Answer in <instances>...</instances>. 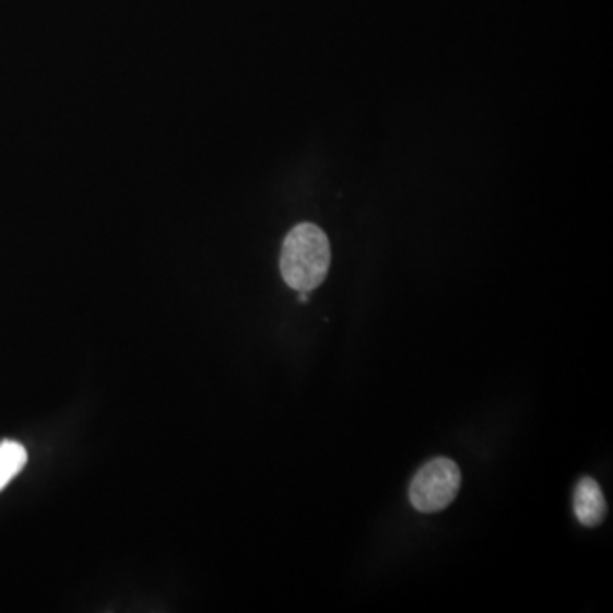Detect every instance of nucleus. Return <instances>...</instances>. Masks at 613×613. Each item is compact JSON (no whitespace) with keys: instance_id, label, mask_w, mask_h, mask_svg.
Returning a JSON list of instances; mask_svg holds the SVG:
<instances>
[{"instance_id":"obj_1","label":"nucleus","mask_w":613,"mask_h":613,"mask_svg":"<svg viewBox=\"0 0 613 613\" xmlns=\"http://www.w3.org/2000/svg\"><path fill=\"white\" fill-rule=\"evenodd\" d=\"M331 246L322 228L300 224L292 228L283 243L280 270L290 288L313 292L328 276Z\"/></svg>"},{"instance_id":"obj_3","label":"nucleus","mask_w":613,"mask_h":613,"mask_svg":"<svg viewBox=\"0 0 613 613\" xmlns=\"http://www.w3.org/2000/svg\"><path fill=\"white\" fill-rule=\"evenodd\" d=\"M575 515L579 523L588 529H593L606 517V502L603 496L602 490L598 486L597 481L591 478L579 479L576 484L575 499Z\"/></svg>"},{"instance_id":"obj_2","label":"nucleus","mask_w":613,"mask_h":613,"mask_svg":"<svg viewBox=\"0 0 613 613\" xmlns=\"http://www.w3.org/2000/svg\"><path fill=\"white\" fill-rule=\"evenodd\" d=\"M462 475L453 460L438 457L421 467L409 486L411 505L421 514H436L453 503Z\"/></svg>"},{"instance_id":"obj_4","label":"nucleus","mask_w":613,"mask_h":613,"mask_svg":"<svg viewBox=\"0 0 613 613\" xmlns=\"http://www.w3.org/2000/svg\"><path fill=\"white\" fill-rule=\"evenodd\" d=\"M27 462L26 448L16 441L0 444V491L16 478Z\"/></svg>"}]
</instances>
